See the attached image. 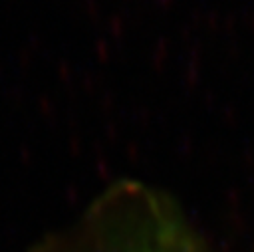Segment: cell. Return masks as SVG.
I'll return each mask as SVG.
<instances>
[{
    "label": "cell",
    "instance_id": "6da1fadb",
    "mask_svg": "<svg viewBox=\"0 0 254 252\" xmlns=\"http://www.w3.org/2000/svg\"><path fill=\"white\" fill-rule=\"evenodd\" d=\"M36 252H212L183 216L145 187L125 185L95 200L75 226Z\"/></svg>",
    "mask_w": 254,
    "mask_h": 252
}]
</instances>
